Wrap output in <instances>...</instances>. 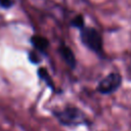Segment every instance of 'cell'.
Listing matches in <instances>:
<instances>
[{"instance_id":"9","label":"cell","mask_w":131,"mask_h":131,"mask_svg":"<svg viewBox=\"0 0 131 131\" xmlns=\"http://www.w3.org/2000/svg\"><path fill=\"white\" fill-rule=\"evenodd\" d=\"M13 5H14L13 0H0V7L4 8V9H8V8L12 7Z\"/></svg>"},{"instance_id":"3","label":"cell","mask_w":131,"mask_h":131,"mask_svg":"<svg viewBox=\"0 0 131 131\" xmlns=\"http://www.w3.org/2000/svg\"><path fill=\"white\" fill-rule=\"evenodd\" d=\"M122 83V77L118 73H111L103 78L97 86V91L102 94H110L115 92Z\"/></svg>"},{"instance_id":"2","label":"cell","mask_w":131,"mask_h":131,"mask_svg":"<svg viewBox=\"0 0 131 131\" xmlns=\"http://www.w3.org/2000/svg\"><path fill=\"white\" fill-rule=\"evenodd\" d=\"M54 115L63 125H78L86 121L83 112L75 106H67L62 111H54Z\"/></svg>"},{"instance_id":"7","label":"cell","mask_w":131,"mask_h":131,"mask_svg":"<svg viewBox=\"0 0 131 131\" xmlns=\"http://www.w3.org/2000/svg\"><path fill=\"white\" fill-rule=\"evenodd\" d=\"M71 26L72 27H75V28H78V29H83L85 26H84V17L83 15L81 14H78L75 18H73L71 20Z\"/></svg>"},{"instance_id":"6","label":"cell","mask_w":131,"mask_h":131,"mask_svg":"<svg viewBox=\"0 0 131 131\" xmlns=\"http://www.w3.org/2000/svg\"><path fill=\"white\" fill-rule=\"evenodd\" d=\"M37 73H38L39 78H40L41 80H43V81L46 83V85H47L48 87H50L52 90L55 89L54 84H53V81H52L51 77L49 76V74H48V72H47V70H46L45 68H39L38 71H37Z\"/></svg>"},{"instance_id":"1","label":"cell","mask_w":131,"mask_h":131,"mask_svg":"<svg viewBox=\"0 0 131 131\" xmlns=\"http://www.w3.org/2000/svg\"><path fill=\"white\" fill-rule=\"evenodd\" d=\"M80 40L84 46L94 53L102 54V37L100 33L91 27H84L80 30Z\"/></svg>"},{"instance_id":"8","label":"cell","mask_w":131,"mask_h":131,"mask_svg":"<svg viewBox=\"0 0 131 131\" xmlns=\"http://www.w3.org/2000/svg\"><path fill=\"white\" fill-rule=\"evenodd\" d=\"M29 60L35 64L40 63L42 61V58L40 57V55L36 52V51H30L29 52Z\"/></svg>"},{"instance_id":"4","label":"cell","mask_w":131,"mask_h":131,"mask_svg":"<svg viewBox=\"0 0 131 131\" xmlns=\"http://www.w3.org/2000/svg\"><path fill=\"white\" fill-rule=\"evenodd\" d=\"M58 52L60 54V56L62 57V59L64 60V62L71 68V69H75L77 61H76V57L74 52L72 51V49L66 45V44H60L58 47Z\"/></svg>"},{"instance_id":"5","label":"cell","mask_w":131,"mask_h":131,"mask_svg":"<svg viewBox=\"0 0 131 131\" xmlns=\"http://www.w3.org/2000/svg\"><path fill=\"white\" fill-rule=\"evenodd\" d=\"M30 41H31V44L33 45V47L37 51H39L41 53H45L46 49L49 46L48 39L46 37H44V36H41V35H34V36H32Z\"/></svg>"}]
</instances>
